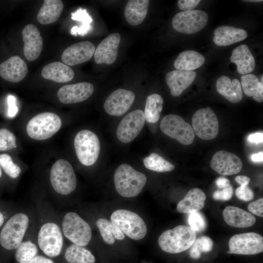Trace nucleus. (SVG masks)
Masks as SVG:
<instances>
[{
    "instance_id": "nucleus-1",
    "label": "nucleus",
    "mask_w": 263,
    "mask_h": 263,
    "mask_svg": "<svg viewBox=\"0 0 263 263\" xmlns=\"http://www.w3.org/2000/svg\"><path fill=\"white\" fill-rule=\"evenodd\" d=\"M32 220L30 213L25 210L13 213L0 229V246L6 250H16L25 240Z\"/></svg>"
},
{
    "instance_id": "nucleus-2",
    "label": "nucleus",
    "mask_w": 263,
    "mask_h": 263,
    "mask_svg": "<svg viewBox=\"0 0 263 263\" xmlns=\"http://www.w3.org/2000/svg\"><path fill=\"white\" fill-rule=\"evenodd\" d=\"M147 182L146 175L127 164L119 165L114 173V183L118 193L122 197H135Z\"/></svg>"
},
{
    "instance_id": "nucleus-3",
    "label": "nucleus",
    "mask_w": 263,
    "mask_h": 263,
    "mask_svg": "<svg viewBox=\"0 0 263 263\" xmlns=\"http://www.w3.org/2000/svg\"><path fill=\"white\" fill-rule=\"evenodd\" d=\"M196 239V232L190 226L179 225L164 231L158 238L161 249L169 253L176 254L189 248Z\"/></svg>"
},
{
    "instance_id": "nucleus-4",
    "label": "nucleus",
    "mask_w": 263,
    "mask_h": 263,
    "mask_svg": "<svg viewBox=\"0 0 263 263\" xmlns=\"http://www.w3.org/2000/svg\"><path fill=\"white\" fill-rule=\"evenodd\" d=\"M38 229L37 243L39 248L49 257L59 256L64 244L60 222L46 220L41 223Z\"/></svg>"
},
{
    "instance_id": "nucleus-5",
    "label": "nucleus",
    "mask_w": 263,
    "mask_h": 263,
    "mask_svg": "<svg viewBox=\"0 0 263 263\" xmlns=\"http://www.w3.org/2000/svg\"><path fill=\"white\" fill-rule=\"evenodd\" d=\"M60 226L63 236L73 244L84 247L91 240V226L75 212L65 213L60 222Z\"/></svg>"
},
{
    "instance_id": "nucleus-6",
    "label": "nucleus",
    "mask_w": 263,
    "mask_h": 263,
    "mask_svg": "<svg viewBox=\"0 0 263 263\" xmlns=\"http://www.w3.org/2000/svg\"><path fill=\"white\" fill-rule=\"evenodd\" d=\"M50 181L55 192L63 196L72 193L76 188V178L71 164L67 160L60 159L52 166L50 173Z\"/></svg>"
},
{
    "instance_id": "nucleus-7",
    "label": "nucleus",
    "mask_w": 263,
    "mask_h": 263,
    "mask_svg": "<svg viewBox=\"0 0 263 263\" xmlns=\"http://www.w3.org/2000/svg\"><path fill=\"white\" fill-rule=\"evenodd\" d=\"M60 117L52 112H44L33 117L27 124L26 132L31 138L42 140L48 139L60 129Z\"/></svg>"
},
{
    "instance_id": "nucleus-8",
    "label": "nucleus",
    "mask_w": 263,
    "mask_h": 263,
    "mask_svg": "<svg viewBox=\"0 0 263 263\" xmlns=\"http://www.w3.org/2000/svg\"><path fill=\"white\" fill-rule=\"evenodd\" d=\"M74 147L76 156L83 165L90 166L97 161L100 143L94 132L88 130L78 132L75 137Z\"/></svg>"
},
{
    "instance_id": "nucleus-9",
    "label": "nucleus",
    "mask_w": 263,
    "mask_h": 263,
    "mask_svg": "<svg viewBox=\"0 0 263 263\" xmlns=\"http://www.w3.org/2000/svg\"><path fill=\"white\" fill-rule=\"evenodd\" d=\"M111 221L129 238L135 240L143 239L147 232L144 221L137 214L126 209H118L112 214Z\"/></svg>"
},
{
    "instance_id": "nucleus-10",
    "label": "nucleus",
    "mask_w": 263,
    "mask_h": 263,
    "mask_svg": "<svg viewBox=\"0 0 263 263\" xmlns=\"http://www.w3.org/2000/svg\"><path fill=\"white\" fill-rule=\"evenodd\" d=\"M160 128L164 134L183 145H190L194 141L195 134L190 125L177 114L166 115L161 121Z\"/></svg>"
},
{
    "instance_id": "nucleus-11",
    "label": "nucleus",
    "mask_w": 263,
    "mask_h": 263,
    "mask_svg": "<svg viewBox=\"0 0 263 263\" xmlns=\"http://www.w3.org/2000/svg\"><path fill=\"white\" fill-rule=\"evenodd\" d=\"M192 128L202 139L215 138L219 132V122L214 111L209 107L197 110L192 118Z\"/></svg>"
},
{
    "instance_id": "nucleus-12",
    "label": "nucleus",
    "mask_w": 263,
    "mask_h": 263,
    "mask_svg": "<svg viewBox=\"0 0 263 263\" xmlns=\"http://www.w3.org/2000/svg\"><path fill=\"white\" fill-rule=\"evenodd\" d=\"M207 20L208 16L203 10L184 11L174 16L172 21V26L177 32L191 34L203 29Z\"/></svg>"
},
{
    "instance_id": "nucleus-13",
    "label": "nucleus",
    "mask_w": 263,
    "mask_h": 263,
    "mask_svg": "<svg viewBox=\"0 0 263 263\" xmlns=\"http://www.w3.org/2000/svg\"><path fill=\"white\" fill-rule=\"evenodd\" d=\"M230 254L255 255L263 251V237L258 233L247 232L233 236L228 243Z\"/></svg>"
},
{
    "instance_id": "nucleus-14",
    "label": "nucleus",
    "mask_w": 263,
    "mask_h": 263,
    "mask_svg": "<svg viewBox=\"0 0 263 263\" xmlns=\"http://www.w3.org/2000/svg\"><path fill=\"white\" fill-rule=\"evenodd\" d=\"M146 119L144 112L136 110L126 115L120 122L116 130V136L122 143H129L139 134Z\"/></svg>"
},
{
    "instance_id": "nucleus-15",
    "label": "nucleus",
    "mask_w": 263,
    "mask_h": 263,
    "mask_svg": "<svg viewBox=\"0 0 263 263\" xmlns=\"http://www.w3.org/2000/svg\"><path fill=\"white\" fill-rule=\"evenodd\" d=\"M134 99L135 94L132 91L118 89L112 92L106 99L104 109L110 115L121 116L130 109Z\"/></svg>"
},
{
    "instance_id": "nucleus-16",
    "label": "nucleus",
    "mask_w": 263,
    "mask_h": 263,
    "mask_svg": "<svg viewBox=\"0 0 263 263\" xmlns=\"http://www.w3.org/2000/svg\"><path fill=\"white\" fill-rule=\"evenodd\" d=\"M211 168L223 175H231L240 172L243 163L237 155L225 150H219L213 155L210 162Z\"/></svg>"
},
{
    "instance_id": "nucleus-17",
    "label": "nucleus",
    "mask_w": 263,
    "mask_h": 263,
    "mask_svg": "<svg viewBox=\"0 0 263 263\" xmlns=\"http://www.w3.org/2000/svg\"><path fill=\"white\" fill-rule=\"evenodd\" d=\"M94 87L88 82L65 85L58 90L57 96L62 103H76L87 99L93 93Z\"/></svg>"
},
{
    "instance_id": "nucleus-18",
    "label": "nucleus",
    "mask_w": 263,
    "mask_h": 263,
    "mask_svg": "<svg viewBox=\"0 0 263 263\" xmlns=\"http://www.w3.org/2000/svg\"><path fill=\"white\" fill-rule=\"evenodd\" d=\"M95 50L94 45L89 41L79 42L65 49L61 59L67 65H78L89 60L94 54Z\"/></svg>"
},
{
    "instance_id": "nucleus-19",
    "label": "nucleus",
    "mask_w": 263,
    "mask_h": 263,
    "mask_svg": "<svg viewBox=\"0 0 263 263\" xmlns=\"http://www.w3.org/2000/svg\"><path fill=\"white\" fill-rule=\"evenodd\" d=\"M22 35L24 55L28 60L34 61L40 56L43 47L40 32L36 25L28 24L23 28Z\"/></svg>"
},
{
    "instance_id": "nucleus-20",
    "label": "nucleus",
    "mask_w": 263,
    "mask_h": 263,
    "mask_svg": "<svg viewBox=\"0 0 263 263\" xmlns=\"http://www.w3.org/2000/svg\"><path fill=\"white\" fill-rule=\"evenodd\" d=\"M120 39L118 33H113L104 39L95 50V63L108 65L114 63L117 58Z\"/></svg>"
},
{
    "instance_id": "nucleus-21",
    "label": "nucleus",
    "mask_w": 263,
    "mask_h": 263,
    "mask_svg": "<svg viewBox=\"0 0 263 263\" xmlns=\"http://www.w3.org/2000/svg\"><path fill=\"white\" fill-rule=\"evenodd\" d=\"M27 73L26 63L18 56H11L0 64V76L9 82L17 83L20 81Z\"/></svg>"
},
{
    "instance_id": "nucleus-22",
    "label": "nucleus",
    "mask_w": 263,
    "mask_h": 263,
    "mask_svg": "<svg viewBox=\"0 0 263 263\" xmlns=\"http://www.w3.org/2000/svg\"><path fill=\"white\" fill-rule=\"evenodd\" d=\"M196 76L194 71L175 70L166 76L167 84L172 96H179L193 82Z\"/></svg>"
},
{
    "instance_id": "nucleus-23",
    "label": "nucleus",
    "mask_w": 263,
    "mask_h": 263,
    "mask_svg": "<svg viewBox=\"0 0 263 263\" xmlns=\"http://www.w3.org/2000/svg\"><path fill=\"white\" fill-rule=\"evenodd\" d=\"M225 222L229 225L238 228H247L253 225L256 218L245 210L234 206H227L223 211Z\"/></svg>"
},
{
    "instance_id": "nucleus-24",
    "label": "nucleus",
    "mask_w": 263,
    "mask_h": 263,
    "mask_svg": "<svg viewBox=\"0 0 263 263\" xmlns=\"http://www.w3.org/2000/svg\"><path fill=\"white\" fill-rule=\"evenodd\" d=\"M247 32L230 26H222L214 32L213 41L219 46H226L240 42L247 37Z\"/></svg>"
},
{
    "instance_id": "nucleus-25",
    "label": "nucleus",
    "mask_w": 263,
    "mask_h": 263,
    "mask_svg": "<svg viewBox=\"0 0 263 263\" xmlns=\"http://www.w3.org/2000/svg\"><path fill=\"white\" fill-rule=\"evenodd\" d=\"M230 60L237 65V71L241 75L249 74L255 67L254 57L248 46L242 44L235 48Z\"/></svg>"
},
{
    "instance_id": "nucleus-26",
    "label": "nucleus",
    "mask_w": 263,
    "mask_h": 263,
    "mask_svg": "<svg viewBox=\"0 0 263 263\" xmlns=\"http://www.w3.org/2000/svg\"><path fill=\"white\" fill-rule=\"evenodd\" d=\"M206 198L205 193L200 188H192L178 203L176 209L185 214L199 211L204 207Z\"/></svg>"
},
{
    "instance_id": "nucleus-27",
    "label": "nucleus",
    "mask_w": 263,
    "mask_h": 263,
    "mask_svg": "<svg viewBox=\"0 0 263 263\" xmlns=\"http://www.w3.org/2000/svg\"><path fill=\"white\" fill-rule=\"evenodd\" d=\"M41 74L44 78L57 83L68 82L74 78L75 75L71 68L59 61L53 62L45 65Z\"/></svg>"
},
{
    "instance_id": "nucleus-28",
    "label": "nucleus",
    "mask_w": 263,
    "mask_h": 263,
    "mask_svg": "<svg viewBox=\"0 0 263 263\" xmlns=\"http://www.w3.org/2000/svg\"><path fill=\"white\" fill-rule=\"evenodd\" d=\"M218 93L233 103L239 102L243 98L241 84L238 79L230 78L225 75L220 77L216 81Z\"/></svg>"
},
{
    "instance_id": "nucleus-29",
    "label": "nucleus",
    "mask_w": 263,
    "mask_h": 263,
    "mask_svg": "<svg viewBox=\"0 0 263 263\" xmlns=\"http://www.w3.org/2000/svg\"><path fill=\"white\" fill-rule=\"evenodd\" d=\"M149 2V0H129L124 11L128 23L132 26L141 23L147 16Z\"/></svg>"
},
{
    "instance_id": "nucleus-30",
    "label": "nucleus",
    "mask_w": 263,
    "mask_h": 263,
    "mask_svg": "<svg viewBox=\"0 0 263 263\" xmlns=\"http://www.w3.org/2000/svg\"><path fill=\"white\" fill-rule=\"evenodd\" d=\"M64 4L60 0H45L37 15V20L41 24L56 21L63 11Z\"/></svg>"
},
{
    "instance_id": "nucleus-31",
    "label": "nucleus",
    "mask_w": 263,
    "mask_h": 263,
    "mask_svg": "<svg viewBox=\"0 0 263 263\" xmlns=\"http://www.w3.org/2000/svg\"><path fill=\"white\" fill-rule=\"evenodd\" d=\"M205 61V57L200 53L187 50L179 55L174 61V66L177 70L193 71L202 66Z\"/></svg>"
},
{
    "instance_id": "nucleus-32",
    "label": "nucleus",
    "mask_w": 263,
    "mask_h": 263,
    "mask_svg": "<svg viewBox=\"0 0 263 263\" xmlns=\"http://www.w3.org/2000/svg\"><path fill=\"white\" fill-rule=\"evenodd\" d=\"M241 84L244 94L248 96H252L258 102L263 101V79L261 81L253 74L243 75Z\"/></svg>"
},
{
    "instance_id": "nucleus-33",
    "label": "nucleus",
    "mask_w": 263,
    "mask_h": 263,
    "mask_svg": "<svg viewBox=\"0 0 263 263\" xmlns=\"http://www.w3.org/2000/svg\"><path fill=\"white\" fill-rule=\"evenodd\" d=\"M96 225L104 241L108 244H113L115 239L122 240L125 238L123 232L111 221L100 218L96 220Z\"/></svg>"
},
{
    "instance_id": "nucleus-34",
    "label": "nucleus",
    "mask_w": 263,
    "mask_h": 263,
    "mask_svg": "<svg viewBox=\"0 0 263 263\" xmlns=\"http://www.w3.org/2000/svg\"><path fill=\"white\" fill-rule=\"evenodd\" d=\"M64 258L68 263H95V258L88 249L74 244L66 249Z\"/></svg>"
},
{
    "instance_id": "nucleus-35",
    "label": "nucleus",
    "mask_w": 263,
    "mask_h": 263,
    "mask_svg": "<svg viewBox=\"0 0 263 263\" xmlns=\"http://www.w3.org/2000/svg\"><path fill=\"white\" fill-rule=\"evenodd\" d=\"M163 105V99L159 94H153L147 96L144 113L148 122L155 123L158 121Z\"/></svg>"
},
{
    "instance_id": "nucleus-36",
    "label": "nucleus",
    "mask_w": 263,
    "mask_h": 263,
    "mask_svg": "<svg viewBox=\"0 0 263 263\" xmlns=\"http://www.w3.org/2000/svg\"><path fill=\"white\" fill-rule=\"evenodd\" d=\"M143 163L148 169L159 172L170 171L175 169L174 165L154 152L145 157Z\"/></svg>"
},
{
    "instance_id": "nucleus-37",
    "label": "nucleus",
    "mask_w": 263,
    "mask_h": 263,
    "mask_svg": "<svg viewBox=\"0 0 263 263\" xmlns=\"http://www.w3.org/2000/svg\"><path fill=\"white\" fill-rule=\"evenodd\" d=\"M38 253V245L34 241L24 240L16 250L15 259L18 263H28Z\"/></svg>"
},
{
    "instance_id": "nucleus-38",
    "label": "nucleus",
    "mask_w": 263,
    "mask_h": 263,
    "mask_svg": "<svg viewBox=\"0 0 263 263\" xmlns=\"http://www.w3.org/2000/svg\"><path fill=\"white\" fill-rule=\"evenodd\" d=\"M72 19L80 21L82 24L78 27H73L71 30V34L73 35L77 34L84 36L87 34L92 29L91 23L93 21L92 17L87 13L85 9L80 8L75 12L72 13Z\"/></svg>"
},
{
    "instance_id": "nucleus-39",
    "label": "nucleus",
    "mask_w": 263,
    "mask_h": 263,
    "mask_svg": "<svg viewBox=\"0 0 263 263\" xmlns=\"http://www.w3.org/2000/svg\"><path fill=\"white\" fill-rule=\"evenodd\" d=\"M0 166L5 173L11 178H18L21 172V169L15 164L12 157L8 154H0Z\"/></svg>"
},
{
    "instance_id": "nucleus-40",
    "label": "nucleus",
    "mask_w": 263,
    "mask_h": 263,
    "mask_svg": "<svg viewBox=\"0 0 263 263\" xmlns=\"http://www.w3.org/2000/svg\"><path fill=\"white\" fill-rule=\"evenodd\" d=\"M14 134L7 129H0V151H7L17 148Z\"/></svg>"
},
{
    "instance_id": "nucleus-41",
    "label": "nucleus",
    "mask_w": 263,
    "mask_h": 263,
    "mask_svg": "<svg viewBox=\"0 0 263 263\" xmlns=\"http://www.w3.org/2000/svg\"><path fill=\"white\" fill-rule=\"evenodd\" d=\"M188 223L190 227L196 232L204 231L207 227V222L204 216L200 212H194L189 214Z\"/></svg>"
},
{
    "instance_id": "nucleus-42",
    "label": "nucleus",
    "mask_w": 263,
    "mask_h": 263,
    "mask_svg": "<svg viewBox=\"0 0 263 263\" xmlns=\"http://www.w3.org/2000/svg\"><path fill=\"white\" fill-rule=\"evenodd\" d=\"M192 245L201 253H207L212 249L213 242L208 236H203L196 239Z\"/></svg>"
},
{
    "instance_id": "nucleus-43",
    "label": "nucleus",
    "mask_w": 263,
    "mask_h": 263,
    "mask_svg": "<svg viewBox=\"0 0 263 263\" xmlns=\"http://www.w3.org/2000/svg\"><path fill=\"white\" fill-rule=\"evenodd\" d=\"M235 195L240 200L249 201L254 198V192L248 186H241L235 190Z\"/></svg>"
},
{
    "instance_id": "nucleus-44",
    "label": "nucleus",
    "mask_w": 263,
    "mask_h": 263,
    "mask_svg": "<svg viewBox=\"0 0 263 263\" xmlns=\"http://www.w3.org/2000/svg\"><path fill=\"white\" fill-rule=\"evenodd\" d=\"M233 191V187L230 186L222 190L215 191L213 194V197L216 200L227 201L231 198Z\"/></svg>"
},
{
    "instance_id": "nucleus-45",
    "label": "nucleus",
    "mask_w": 263,
    "mask_h": 263,
    "mask_svg": "<svg viewBox=\"0 0 263 263\" xmlns=\"http://www.w3.org/2000/svg\"><path fill=\"white\" fill-rule=\"evenodd\" d=\"M248 210L252 214L259 217H263V198L250 203L248 206Z\"/></svg>"
},
{
    "instance_id": "nucleus-46",
    "label": "nucleus",
    "mask_w": 263,
    "mask_h": 263,
    "mask_svg": "<svg viewBox=\"0 0 263 263\" xmlns=\"http://www.w3.org/2000/svg\"><path fill=\"white\" fill-rule=\"evenodd\" d=\"M8 116L14 117L18 113V108L16 105V99L14 95H9L7 97Z\"/></svg>"
},
{
    "instance_id": "nucleus-47",
    "label": "nucleus",
    "mask_w": 263,
    "mask_h": 263,
    "mask_svg": "<svg viewBox=\"0 0 263 263\" xmlns=\"http://www.w3.org/2000/svg\"><path fill=\"white\" fill-rule=\"evenodd\" d=\"M200 2V0H179L177 5L180 10L188 11L194 9Z\"/></svg>"
},
{
    "instance_id": "nucleus-48",
    "label": "nucleus",
    "mask_w": 263,
    "mask_h": 263,
    "mask_svg": "<svg viewBox=\"0 0 263 263\" xmlns=\"http://www.w3.org/2000/svg\"><path fill=\"white\" fill-rule=\"evenodd\" d=\"M215 184L219 188H224L230 186V181L226 178L218 177L215 181Z\"/></svg>"
},
{
    "instance_id": "nucleus-49",
    "label": "nucleus",
    "mask_w": 263,
    "mask_h": 263,
    "mask_svg": "<svg viewBox=\"0 0 263 263\" xmlns=\"http://www.w3.org/2000/svg\"><path fill=\"white\" fill-rule=\"evenodd\" d=\"M248 140L251 143L256 144L262 143L263 141V134L261 132H256L248 136Z\"/></svg>"
},
{
    "instance_id": "nucleus-50",
    "label": "nucleus",
    "mask_w": 263,
    "mask_h": 263,
    "mask_svg": "<svg viewBox=\"0 0 263 263\" xmlns=\"http://www.w3.org/2000/svg\"><path fill=\"white\" fill-rule=\"evenodd\" d=\"M28 263H54V262L49 258L41 255H37Z\"/></svg>"
},
{
    "instance_id": "nucleus-51",
    "label": "nucleus",
    "mask_w": 263,
    "mask_h": 263,
    "mask_svg": "<svg viewBox=\"0 0 263 263\" xmlns=\"http://www.w3.org/2000/svg\"><path fill=\"white\" fill-rule=\"evenodd\" d=\"M236 182L241 186L248 185L250 179L246 176L238 175L235 177Z\"/></svg>"
},
{
    "instance_id": "nucleus-52",
    "label": "nucleus",
    "mask_w": 263,
    "mask_h": 263,
    "mask_svg": "<svg viewBox=\"0 0 263 263\" xmlns=\"http://www.w3.org/2000/svg\"><path fill=\"white\" fill-rule=\"evenodd\" d=\"M3 210L0 209V229L5 224L7 220L12 214H6Z\"/></svg>"
},
{
    "instance_id": "nucleus-53",
    "label": "nucleus",
    "mask_w": 263,
    "mask_h": 263,
    "mask_svg": "<svg viewBox=\"0 0 263 263\" xmlns=\"http://www.w3.org/2000/svg\"><path fill=\"white\" fill-rule=\"evenodd\" d=\"M251 159L253 161L255 162H262L263 160V151L252 154L251 156Z\"/></svg>"
},
{
    "instance_id": "nucleus-54",
    "label": "nucleus",
    "mask_w": 263,
    "mask_h": 263,
    "mask_svg": "<svg viewBox=\"0 0 263 263\" xmlns=\"http://www.w3.org/2000/svg\"><path fill=\"white\" fill-rule=\"evenodd\" d=\"M245 1H248V2H262L263 0H245Z\"/></svg>"
},
{
    "instance_id": "nucleus-55",
    "label": "nucleus",
    "mask_w": 263,
    "mask_h": 263,
    "mask_svg": "<svg viewBox=\"0 0 263 263\" xmlns=\"http://www.w3.org/2000/svg\"><path fill=\"white\" fill-rule=\"evenodd\" d=\"M1 176H2V170H1V167L0 166V179L1 177Z\"/></svg>"
}]
</instances>
